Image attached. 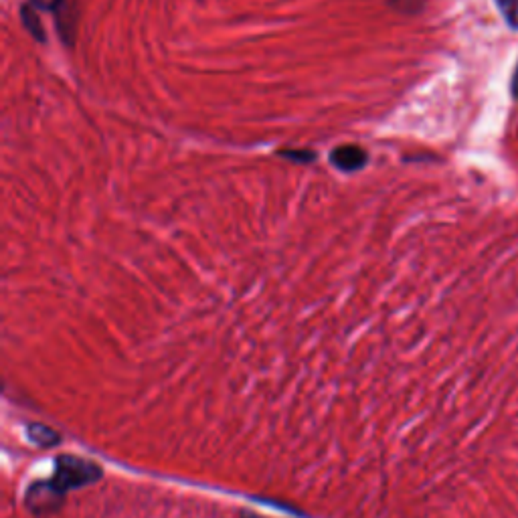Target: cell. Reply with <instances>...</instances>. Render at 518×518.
Wrapping results in <instances>:
<instances>
[{"mask_svg":"<svg viewBox=\"0 0 518 518\" xmlns=\"http://www.w3.org/2000/svg\"><path fill=\"white\" fill-rule=\"evenodd\" d=\"M367 152L359 146H353V144H347V146H340V148H334L332 154H330V162L338 168V170H344V172H353V170H359L367 164Z\"/></svg>","mask_w":518,"mask_h":518,"instance_id":"6da1fadb","label":"cell"},{"mask_svg":"<svg viewBox=\"0 0 518 518\" xmlns=\"http://www.w3.org/2000/svg\"><path fill=\"white\" fill-rule=\"evenodd\" d=\"M502 17L506 19L508 27L518 31V0H496Z\"/></svg>","mask_w":518,"mask_h":518,"instance_id":"7a4b0ae2","label":"cell"},{"mask_svg":"<svg viewBox=\"0 0 518 518\" xmlns=\"http://www.w3.org/2000/svg\"><path fill=\"white\" fill-rule=\"evenodd\" d=\"M35 5H39V7H43V9H51V11H57V9H63V5H65V0H35Z\"/></svg>","mask_w":518,"mask_h":518,"instance_id":"3957f363","label":"cell"},{"mask_svg":"<svg viewBox=\"0 0 518 518\" xmlns=\"http://www.w3.org/2000/svg\"><path fill=\"white\" fill-rule=\"evenodd\" d=\"M391 3H393L399 11H417V7L411 3V0H391ZM415 3L421 7V0H415Z\"/></svg>","mask_w":518,"mask_h":518,"instance_id":"277c9868","label":"cell"},{"mask_svg":"<svg viewBox=\"0 0 518 518\" xmlns=\"http://www.w3.org/2000/svg\"><path fill=\"white\" fill-rule=\"evenodd\" d=\"M284 156L294 158V160H312V152H284Z\"/></svg>","mask_w":518,"mask_h":518,"instance_id":"5b68a950","label":"cell"},{"mask_svg":"<svg viewBox=\"0 0 518 518\" xmlns=\"http://www.w3.org/2000/svg\"><path fill=\"white\" fill-rule=\"evenodd\" d=\"M510 90H512V96H514V98H518V63H516V69H514V75H512Z\"/></svg>","mask_w":518,"mask_h":518,"instance_id":"8992f818","label":"cell"}]
</instances>
